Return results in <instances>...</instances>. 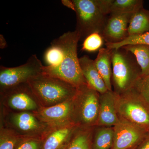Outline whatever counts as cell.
<instances>
[{
    "label": "cell",
    "instance_id": "cell-15",
    "mask_svg": "<svg viewBox=\"0 0 149 149\" xmlns=\"http://www.w3.org/2000/svg\"><path fill=\"white\" fill-rule=\"evenodd\" d=\"M79 63L83 76L89 86L100 94L108 91L103 79L96 68L94 60L88 56H84L79 58Z\"/></svg>",
    "mask_w": 149,
    "mask_h": 149
},
{
    "label": "cell",
    "instance_id": "cell-9",
    "mask_svg": "<svg viewBox=\"0 0 149 149\" xmlns=\"http://www.w3.org/2000/svg\"><path fill=\"white\" fill-rule=\"evenodd\" d=\"M113 128L114 140L111 149H136L148 133L138 126L120 119Z\"/></svg>",
    "mask_w": 149,
    "mask_h": 149
},
{
    "label": "cell",
    "instance_id": "cell-24",
    "mask_svg": "<svg viewBox=\"0 0 149 149\" xmlns=\"http://www.w3.org/2000/svg\"><path fill=\"white\" fill-rule=\"evenodd\" d=\"M107 48L114 49L124 46L133 45H144L149 46V32L142 35H131L125 40L117 43H106Z\"/></svg>",
    "mask_w": 149,
    "mask_h": 149
},
{
    "label": "cell",
    "instance_id": "cell-2",
    "mask_svg": "<svg viewBox=\"0 0 149 149\" xmlns=\"http://www.w3.org/2000/svg\"><path fill=\"white\" fill-rule=\"evenodd\" d=\"M40 107L56 105L74 97L77 88L66 81L43 73L28 82Z\"/></svg>",
    "mask_w": 149,
    "mask_h": 149
},
{
    "label": "cell",
    "instance_id": "cell-7",
    "mask_svg": "<svg viewBox=\"0 0 149 149\" xmlns=\"http://www.w3.org/2000/svg\"><path fill=\"white\" fill-rule=\"evenodd\" d=\"M44 65L37 55H32L24 64L15 67H0L1 91L26 83L43 73Z\"/></svg>",
    "mask_w": 149,
    "mask_h": 149
},
{
    "label": "cell",
    "instance_id": "cell-1",
    "mask_svg": "<svg viewBox=\"0 0 149 149\" xmlns=\"http://www.w3.org/2000/svg\"><path fill=\"white\" fill-rule=\"evenodd\" d=\"M63 51L62 60L58 66H44L43 73L57 77L78 88L87 84L80 68L77 56V45L80 38L74 30L68 32L56 39Z\"/></svg>",
    "mask_w": 149,
    "mask_h": 149
},
{
    "label": "cell",
    "instance_id": "cell-14",
    "mask_svg": "<svg viewBox=\"0 0 149 149\" xmlns=\"http://www.w3.org/2000/svg\"><path fill=\"white\" fill-rule=\"evenodd\" d=\"M79 127L71 123L51 129L44 140L42 149H60Z\"/></svg>",
    "mask_w": 149,
    "mask_h": 149
},
{
    "label": "cell",
    "instance_id": "cell-20",
    "mask_svg": "<svg viewBox=\"0 0 149 149\" xmlns=\"http://www.w3.org/2000/svg\"><path fill=\"white\" fill-rule=\"evenodd\" d=\"M113 140V127L100 126L93 136L92 149H111Z\"/></svg>",
    "mask_w": 149,
    "mask_h": 149
},
{
    "label": "cell",
    "instance_id": "cell-16",
    "mask_svg": "<svg viewBox=\"0 0 149 149\" xmlns=\"http://www.w3.org/2000/svg\"><path fill=\"white\" fill-rule=\"evenodd\" d=\"M112 49L108 48H101L94 60L98 71L105 83L108 90H112L111 77L112 74L111 55Z\"/></svg>",
    "mask_w": 149,
    "mask_h": 149
},
{
    "label": "cell",
    "instance_id": "cell-3",
    "mask_svg": "<svg viewBox=\"0 0 149 149\" xmlns=\"http://www.w3.org/2000/svg\"><path fill=\"white\" fill-rule=\"evenodd\" d=\"M111 59L112 85L121 95L133 88L142 75L141 68L133 54L123 48L112 49Z\"/></svg>",
    "mask_w": 149,
    "mask_h": 149
},
{
    "label": "cell",
    "instance_id": "cell-5",
    "mask_svg": "<svg viewBox=\"0 0 149 149\" xmlns=\"http://www.w3.org/2000/svg\"><path fill=\"white\" fill-rule=\"evenodd\" d=\"M116 106L119 119L149 133V105L135 88L121 95L116 94Z\"/></svg>",
    "mask_w": 149,
    "mask_h": 149
},
{
    "label": "cell",
    "instance_id": "cell-10",
    "mask_svg": "<svg viewBox=\"0 0 149 149\" xmlns=\"http://www.w3.org/2000/svg\"><path fill=\"white\" fill-rule=\"evenodd\" d=\"M1 95L12 109L22 111H34L40 106L28 83L1 91Z\"/></svg>",
    "mask_w": 149,
    "mask_h": 149
},
{
    "label": "cell",
    "instance_id": "cell-4",
    "mask_svg": "<svg viewBox=\"0 0 149 149\" xmlns=\"http://www.w3.org/2000/svg\"><path fill=\"white\" fill-rule=\"evenodd\" d=\"M76 15V29L80 40L94 33L102 35L107 15L101 0H72Z\"/></svg>",
    "mask_w": 149,
    "mask_h": 149
},
{
    "label": "cell",
    "instance_id": "cell-8",
    "mask_svg": "<svg viewBox=\"0 0 149 149\" xmlns=\"http://www.w3.org/2000/svg\"><path fill=\"white\" fill-rule=\"evenodd\" d=\"M74 98L53 106L40 107L32 113L40 122L51 129L74 123Z\"/></svg>",
    "mask_w": 149,
    "mask_h": 149
},
{
    "label": "cell",
    "instance_id": "cell-21",
    "mask_svg": "<svg viewBox=\"0 0 149 149\" xmlns=\"http://www.w3.org/2000/svg\"><path fill=\"white\" fill-rule=\"evenodd\" d=\"M131 53L141 68V75L149 74V46L144 45H129L122 47Z\"/></svg>",
    "mask_w": 149,
    "mask_h": 149
},
{
    "label": "cell",
    "instance_id": "cell-11",
    "mask_svg": "<svg viewBox=\"0 0 149 149\" xmlns=\"http://www.w3.org/2000/svg\"><path fill=\"white\" fill-rule=\"evenodd\" d=\"M10 120L14 128L13 130L22 137H41L38 135L41 133H45L46 128H48L32 112L28 111L13 113Z\"/></svg>",
    "mask_w": 149,
    "mask_h": 149
},
{
    "label": "cell",
    "instance_id": "cell-29",
    "mask_svg": "<svg viewBox=\"0 0 149 149\" xmlns=\"http://www.w3.org/2000/svg\"></svg>",
    "mask_w": 149,
    "mask_h": 149
},
{
    "label": "cell",
    "instance_id": "cell-22",
    "mask_svg": "<svg viewBox=\"0 0 149 149\" xmlns=\"http://www.w3.org/2000/svg\"><path fill=\"white\" fill-rule=\"evenodd\" d=\"M63 53L61 47L55 39L46 50L45 60L47 65L50 67H55L60 64L63 58Z\"/></svg>",
    "mask_w": 149,
    "mask_h": 149
},
{
    "label": "cell",
    "instance_id": "cell-12",
    "mask_svg": "<svg viewBox=\"0 0 149 149\" xmlns=\"http://www.w3.org/2000/svg\"><path fill=\"white\" fill-rule=\"evenodd\" d=\"M133 14L110 15L108 17L102 36L107 43H117L128 36V28Z\"/></svg>",
    "mask_w": 149,
    "mask_h": 149
},
{
    "label": "cell",
    "instance_id": "cell-17",
    "mask_svg": "<svg viewBox=\"0 0 149 149\" xmlns=\"http://www.w3.org/2000/svg\"><path fill=\"white\" fill-rule=\"evenodd\" d=\"M93 128L79 127L60 149H92Z\"/></svg>",
    "mask_w": 149,
    "mask_h": 149
},
{
    "label": "cell",
    "instance_id": "cell-27",
    "mask_svg": "<svg viewBox=\"0 0 149 149\" xmlns=\"http://www.w3.org/2000/svg\"><path fill=\"white\" fill-rule=\"evenodd\" d=\"M133 88L149 105V74L141 75Z\"/></svg>",
    "mask_w": 149,
    "mask_h": 149
},
{
    "label": "cell",
    "instance_id": "cell-6",
    "mask_svg": "<svg viewBox=\"0 0 149 149\" xmlns=\"http://www.w3.org/2000/svg\"><path fill=\"white\" fill-rule=\"evenodd\" d=\"M100 94L88 84L77 88L74 98L73 121L80 127L97 125L100 108Z\"/></svg>",
    "mask_w": 149,
    "mask_h": 149
},
{
    "label": "cell",
    "instance_id": "cell-28",
    "mask_svg": "<svg viewBox=\"0 0 149 149\" xmlns=\"http://www.w3.org/2000/svg\"><path fill=\"white\" fill-rule=\"evenodd\" d=\"M136 149H149V136L146 137V139L141 142Z\"/></svg>",
    "mask_w": 149,
    "mask_h": 149
},
{
    "label": "cell",
    "instance_id": "cell-25",
    "mask_svg": "<svg viewBox=\"0 0 149 149\" xmlns=\"http://www.w3.org/2000/svg\"><path fill=\"white\" fill-rule=\"evenodd\" d=\"M102 36L98 33H94L86 37L83 41L82 50L93 52L99 51L104 44Z\"/></svg>",
    "mask_w": 149,
    "mask_h": 149
},
{
    "label": "cell",
    "instance_id": "cell-26",
    "mask_svg": "<svg viewBox=\"0 0 149 149\" xmlns=\"http://www.w3.org/2000/svg\"><path fill=\"white\" fill-rule=\"evenodd\" d=\"M45 139L42 137H23L15 149H42Z\"/></svg>",
    "mask_w": 149,
    "mask_h": 149
},
{
    "label": "cell",
    "instance_id": "cell-13",
    "mask_svg": "<svg viewBox=\"0 0 149 149\" xmlns=\"http://www.w3.org/2000/svg\"><path fill=\"white\" fill-rule=\"evenodd\" d=\"M116 94L113 91L100 94L97 126L113 127L119 121L116 106Z\"/></svg>",
    "mask_w": 149,
    "mask_h": 149
},
{
    "label": "cell",
    "instance_id": "cell-18",
    "mask_svg": "<svg viewBox=\"0 0 149 149\" xmlns=\"http://www.w3.org/2000/svg\"><path fill=\"white\" fill-rule=\"evenodd\" d=\"M142 0H107L109 15L134 14L143 7Z\"/></svg>",
    "mask_w": 149,
    "mask_h": 149
},
{
    "label": "cell",
    "instance_id": "cell-19",
    "mask_svg": "<svg viewBox=\"0 0 149 149\" xmlns=\"http://www.w3.org/2000/svg\"><path fill=\"white\" fill-rule=\"evenodd\" d=\"M149 32V10L143 7L133 14L128 28V36Z\"/></svg>",
    "mask_w": 149,
    "mask_h": 149
},
{
    "label": "cell",
    "instance_id": "cell-23",
    "mask_svg": "<svg viewBox=\"0 0 149 149\" xmlns=\"http://www.w3.org/2000/svg\"><path fill=\"white\" fill-rule=\"evenodd\" d=\"M22 136L11 128H1L0 149H15Z\"/></svg>",
    "mask_w": 149,
    "mask_h": 149
}]
</instances>
